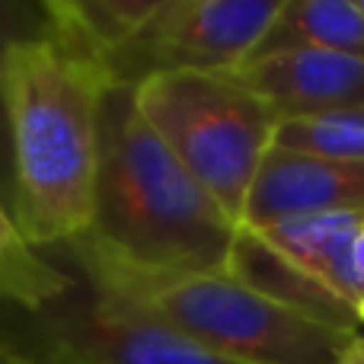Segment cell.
<instances>
[{"label": "cell", "mask_w": 364, "mask_h": 364, "mask_svg": "<svg viewBox=\"0 0 364 364\" xmlns=\"http://www.w3.org/2000/svg\"><path fill=\"white\" fill-rule=\"evenodd\" d=\"M64 282V265L45 250H32L0 205V307L32 310L61 291Z\"/></svg>", "instance_id": "cell-13"}, {"label": "cell", "mask_w": 364, "mask_h": 364, "mask_svg": "<svg viewBox=\"0 0 364 364\" xmlns=\"http://www.w3.org/2000/svg\"><path fill=\"white\" fill-rule=\"evenodd\" d=\"M112 77L51 32L6 55V106L16 160V220L32 250L68 243L93 224L100 112Z\"/></svg>", "instance_id": "cell-1"}, {"label": "cell", "mask_w": 364, "mask_h": 364, "mask_svg": "<svg viewBox=\"0 0 364 364\" xmlns=\"http://www.w3.org/2000/svg\"><path fill=\"white\" fill-rule=\"evenodd\" d=\"M278 122L364 109V58L336 51H275L233 70Z\"/></svg>", "instance_id": "cell-8"}, {"label": "cell", "mask_w": 364, "mask_h": 364, "mask_svg": "<svg viewBox=\"0 0 364 364\" xmlns=\"http://www.w3.org/2000/svg\"><path fill=\"white\" fill-rule=\"evenodd\" d=\"M355 314H358V320H361V326H364V294L358 297V304H355Z\"/></svg>", "instance_id": "cell-18"}, {"label": "cell", "mask_w": 364, "mask_h": 364, "mask_svg": "<svg viewBox=\"0 0 364 364\" xmlns=\"http://www.w3.org/2000/svg\"><path fill=\"white\" fill-rule=\"evenodd\" d=\"M0 364H51V361L38 358V355H32L19 342H13L6 333H0Z\"/></svg>", "instance_id": "cell-16"}, {"label": "cell", "mask_w": 364, "mask_h": 364, "mask_svg": "<svg viewBox=\"0 0 364 364\" xmlns=\"http://www.w3.org/2000/svg\"><path fill=\"white\" fill-rule=\"evenodd\" d=\"M297 48L364 58V13L358 4L355 0H282V10L272 19L252 58Z\"/></svg>", "instance_id": "cell-11"}, {"label": "cell", "mask_w": 364, "mask_h": 364, "mask_svg": "<svg viewBox=\"0 0 364 364\" xmlns=\"http://www.w3.org/2000/svg\"><path fill=\"white\" fill-rule=\"evenodd\" d=\"M355 4H358V10H361V13H364V0H355Z\"/></svg>", "instance_id": "cell-19"}, {"label": "cell", "mask_w": 364, "mask_h": 364, "mask_svg": "<svg viewBox=\"0 0 364 364\" xmlns=\"http://www.w3.org/2000/svg\"><path fill=\"white\" fill-rule=\"evenodd\" d=\"M336 364H364V333L352 336V339L346 342V348H342Z\"/></svg>", "instance_id": "cell-17"}, {"label": "cell", "mask_w": 364, "mask_h": 364, "mask_svg": "<svg viewBox=\"0 0 364 364\" xmlns=\"http://www.w3.org/2000/svg\"><path fill=\"white\" fill-rule=\"evenodd\" d=\"M45 29H48L45 0L42 4L0 0V205L10 218L16 214V160H13V128L6 106V55L16 42L42 36Z\"/></svg>", "instance_id": "cell-14"}, {"label": "cell", "mask_w": 364, "mask_h": 364, "mask_svg": "<svg viewBox=\"0 0 364 364\" xmlns=\"http://www.w3.org/2000/svg\"><path fill=\"white\" fill-rule=\"evenodd\" d=\"M45 252L68 272L61 291L32 310L0 307V333L32 355L51 364H233L55 250Z\"/></svg>", "instance_id": "cell-5"}, {"label": "cell", "mask_w": 364, "mask_h": 364, "mask_svg": "<svg viewBox=\"0 0 364 364\" xmlns=\"http://www.w3.org/2000/svg\"><path fill=\"white\" fill-rule=\"evenodd\" d=\"M275 147L364 164V109H342V112L278 122Z\"/></svg>", "instance_id": "cell-15"}, {"label": "cell", "mask_w": 364, "mask_h": 364, "mask_svg": "<svg viewBox=\"0 0 364 364\" xmlns=\"http://www.w3.org/2000/svg\"><path fill=\"white\" fill-rule=\"evenodd\" d=\"M240 224L166 151L134 102L112 83L100 112V160L90 237L147 272H227Z\"/></svg>", "instance_id": "cell-2"}, {"label": "cell", "mask_w": 364, "mask_h": 364, "mask_svg": "<svg viewBox=\"0 0 364 364\" xmlns=\"http://www.w3.org/2000/svg\"><path fill=\"white\" fill-rule=\"evenodd\" d=\"M134 102L166 151L243 224L252 179L275 147L278 115L237 74L201 70L147 77L134 87Z\"/></svg>", "instance_id": "cell-4"}, {"label": "cell", "mask_w": 364, "mask_h": 364, "mask_svg": "<svg viewBox=\"0 0 364 364\" xmlns=\"http://www.w3.org/2000/svg\"><path fill=\"white\" fill-rule=\"evenodd\" d=\"M364 211V164L272 147L252 179L240 227L282 224L310 214Z\"/></svg>", "instance_id": "cell-7"}, {"label": "cell", "mask_w": 364, "mask_h": 364, "mask_svg": "<svg viewBox=\"0 0 364 364\" xmlns=\"http://www.w3.org/2000/svg\"><path fill=\"white\" fill-rule=\"evenodd\" d=\"M227 272L265 301L278 304V307L291 310L297 316H307L314 323L336 329L346 336L364 333L358 314L352 304H346L339 294L320 284L314 275L297 269L291 259H284L275 246H269L256 230L240 227L230 246V259H227Z\"/></svg>", "instance_id": "cell-9"}, {"label": "cell", "mask_w": 364, "mask_h": 364, "mask_svg": "<svg viewBox=\"0 0 364 364\" xmlns=\"http://www.w3.org/2000/svg\"><path fill=\"white\" fill-rule=\"evenodd\" d=\"M157 4L160 0H45V10L55 36L106 68L154 16Z\"/></svg>", "instance_id": "cell-12"}, {"label": "cell", "mask_w": 364, "mask_h": 364, "mask_svg": "<svg viewBox=\"0 0 364 364\" xmlns=\"http://www.w3.org/2000/svg\"><path fill=\"white\" fill-rule=\"evenodd\" d=\"M252 230V227H250ZM269 246H275L284 259L326 284L333 294L355 307L352 284V250L364 233V211H339V214H310L291 218L256 230Z\"/></svg>", "instance_id": "cell-10"}, {"label": "cell", "mask_w": 364, "mask_h": 364, "mask_svg": "<svg viewBox=\"0 0 364 364\" xmlns=\"http://www.w3.org/2000/svg\"><path fill=\"white\" fill-rule=\"evenodd\" d=\"M282 0H160L141 32L106 64L112 83L154 74H233L265 38Z\"/></svg>", "instance_id": "cell-6"}, {"label": "cell", "mask_w": 364, "mask_h": 364, "mask_svg": "<svg viewBox=\"0 0 364 364\" xmlns=\"http://www.w3.org/2000/svg\"><path fill=\"white\" fill-rule=\"evenodd\" d=\"M48 250L144 304L198 348L233 364H336L352 339L265 301L230 272H147L109 256L90 237Z\"/></svg>", "instance_id": "cell-3"}]
</instances>
